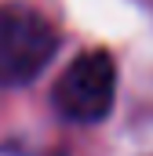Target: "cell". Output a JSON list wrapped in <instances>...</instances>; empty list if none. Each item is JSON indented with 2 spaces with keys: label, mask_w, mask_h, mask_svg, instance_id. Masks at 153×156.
<instances>
[{
  "label": "cell",
  "mask_w": 153,
  "mask_h": 156,
  "mask_svg": "<svg viewBox=\"0 0 153 156\" xmlns=\"http://www.w3.org/2000/svg\"><path fill=\"white\" fill-rule=\"evenodd\" d=\"M58 51V29L33 7H0V87H22L47 69Z\"/></svg>",
  "instance_id": "cell-1"
},
{
  "label": "cell",
  "mask_w": 153,
  "mask_h": 156,
  "mask_svg": "<svg viewBox=\"0 0 153 156\" xmlns=\"http://www.w3.org/2000/svg\"><path fill=\"white\" fill-rule=\"evenodd\" d=\"M117 98V62L110 51H84L58 76L51 102L73 123H99L110 116Z\"/></svg>",
  "instance_id": "cell-2"
}]
</instances>
